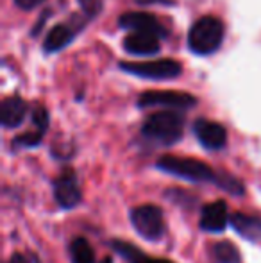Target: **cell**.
<instances>
[{"instance_id": "6da1fadb", "label": "cell", "mask_w": 261, "mask_h": 263, "mask_svg": "<svg viewBox=\"0 0 261 263\" xmlns=\"http://www.w3.org/2000/svg\"><path fill=\"white\" fill-rule=\"evenodd\" d=\"M156 166L165 174H170L179 179L190 181V183H211L216 184L220 190L242 197L245 194V184L238 177L231 176L227 172H216L208 163L195 158H181L165 154L156 161Z\"/></svg>"}, {"instance_id": "7a4b0ae2", "label": "cell", "mask_w": 261, "mask_h": 263, "mask_svg": "<svg viewBox=\"0 0 261 263\" xmlns=\"http://www.w3.org/2000/svg\"><path fill=\"white\" fill-rule=\"evenodd\" d=\"M185 135V117L177 109H163L147 117L142 125V136L161 147L181 142Z\"/></svg>"}, {"instance_id": "3957f363", "label": "cell", "mask_w": 261, "mask_h": 263, "mask_svg": "<svg viewBox=\"0 0 261 263\" xmlns=\"http://www.w3.org/2000/svg\"><path fill=\"white\" fill-rule=\"evenodd\" d=\"M226 36L224 22L216 16H202L188 32V49L197 55H209L220 49Z\"/></svg>"}, {"instance_id": "277c9868", "label": "cell", "mask_w": 261, "mask_h": 263, "mask_svg": "<svg viewBox=\"0 0 261 263\" xmlns=\"http://www.w3.org/2000/svg\"><path fill=\"white\" fill-rule=\"evenodd\" d=\"M129 220L134 231L149 242L161 240L167 231L163 210L156 204H142L132 208L129 211Z\"/></svg>"}, {"instance_id": "5b68a950", "label": "cell", "mask_w": 261, "mask_h": 263, "mask_svg": "<svg viewBox=\"0 0 261 263\" xmlns=\"http://www.w3.org/2000/svg\"><path fill=\"white\" fill-rule=\"evenodd\" d=\"M120 68L132 76L143 77V79H152V81H167L175 79L181 76L183 65L175 59L163 58L156 59V61H139V63H120Z\"/></svg>"}, {"instance_id": "8992f818", "label": "cell", "mask_w": 261, "mask_h": 263, "mask_svg": "<svg viewBox=\"0 0 261 263\" xmlns=\"http://www.w3.org/2000/svg\"><path fill=\"white\" fill-rule=\"evenodd\" d=\"M54 199L61 210H73L83 202V190H81L77 172L70 166L61 170L59 176L52 183Z\"/></svg>"}, {"instance_id": "52a82bcc", "label": "cell", "mask_w": 261, "mask_h": 263, "mask_svg": "<svg viewBox=\"0 0 261 263\" xmlns=\"http://www.w3.org/2000/svg\"><path fill=\"white\" fill-rule=\"evenodd\" d=\"M197 97L185 91H145L138 97V107H167V109H192Z\"/></svg>"}, {"instance_id": "ba28073f", "label": "cell", "mask_w": 261, "mask_h": 263, "mask_svg": "<svg viewBox=\"0 0 261 263\" xmlns=\"http://www.w3.org/2000/svg\"><path fill=\"white\" fill-rule=\"evenodd\" d=\"M193 135L204 149L220 151L227 143V131L218 122L208 120V118H197L193 124Z\"/></svg>"}, {"instance_id": "9c48e42d", "label": "cell", "mask_w": 261, "mask_h": 263, "mask_svg": "<svg viewBox=\"0 0 261 263\" xmlns=\"http://www.w3.org/2000/svg\"><path fill=\"white\" fill-rule=\"evenodd\" d=\"M229 208L224 199L208 202L200 208V218H198V228L206 233H222L229 226Z\"/></svg>"}, {"instance_id": "30bf717a", "label": "cell", "mask_w": 261, "mask_h": 263, "mask_svg": "<svg viewBox=\"0 0 261 263\" xmlns=\"http://www.w3.org/2000/svg\"><path fill=\"white\" fill-rule=\"evenodd\" d=\"M118 25L122 29H127V31H145V32H154L159 38H165L168 36L167 29L159 24L154 14L150 13H139V11H132V13H124L118 20Z\"/></svg>"}, {"instance_id": "8fae6325", "label": "cell", "mask_w": 261, "mask_h": 263, "mask_svg": "<svg viewBox=\"0 0 261 263\" xmlns=\"http://www.w3.org/2000/svg\"><path fill=\"white\" fill-rule=\"evenodd\" d=\"M159 36L154 32L132 31L124 38V50L132 55H154L161 50Z\"/></svg>"}, {"instance_id": "7c38bea8", "label": "cell", "mask_w": 261, "mask_h": 263, "mask_svg": "<svg viewBox=\"0 0 261 263\" xmlns=\"http://www.w3.org/2000/svg\"><path fill=\"white\" fill-rule=\"evenodd\" d=\"M229 226L251 243H261V217L244 211L231 213Z\"/></svg>"}, {"instance_id": "4fadbf2b", "label": "cell", "mask_w": 261, "mask_h": 263, "mask_svg": "<svg viewBox=\"0 0 261 263\" xmlns=\"http://www.w3.org/2000/svg\"><path fill=\"white\" fill-rule=\"evenodd\" d=\"M29 107L27 102L20 97V95H11L6 97L0 104V122L6 129H14L18 125L24 124L27 118Z\"/></svg>"}, {"instance_id": "5bb4252c", "label": "cell", "mask_w": 261, "mask_h": 263, "mask_svg": "<svg viewBox=\"0 0 261 263\" xmlns=\"http://www.w3.org/2000/svg\"><path fill=\"white\" fill-rule=\"evenodd\" d=\"M81 27H83V24H75V20L52 27L49 31V34H47L45 42H43L45 52L52 54V52H57V50H63L65 47L75 38V34L79 32Z\"/></svg>"}, {"instance_id": "9a60e30c", "label": "cell", "mask_w": 261, "mask_h": 263, "mask_svg": "<svg viewBox=\"0 0 261 263\" xmlns=\"http://www.w3.org/2000/svg\"><path fill=\"white\" fill-rule=\"evenodd\" d=\"M109 246H111V249L115 251V253H118L124 260H127L129 263H174L170 260H165V258L147 256V254H143L136 246H132L129 242H122V240H113Z\"/></svg>"}, {"instance_id": "2e32d148", "label": "cell", "mask_w": 261, "mask_h": 263, "mask_svg": "<svg viewBox=\"0 0 261 263\" xmlns=\"http://www.w3.org/2000/svg\"><path fill=\"white\" fill-rule=\"evenodd\" d=\"M68 256L72 263H95V251L84 236H75L70 240Z\"/></svg>"}, {"instance_id": "e0dca14e", "label": "cell", "mask_w": 261, "mask_h": 263, "mask_svg": "<svg viewBox=\"0 0 261 263\" xmlns=\"http://www.w3.org/2000/svg\"><path fill=\"white\" fill-rule=\"evenodd\" d=\"M211 260L213 263H242V254L234 243L222 240L211 246Z\"/></svg>"}, {"instance_id": "ac0fdd59", "label": "cell", "mask_w": 261, "mask_h": 263, "mask_svg": "<svg viewBox=\"0 0 261 263\" xmlns=\"http://www.w3.org/2000/svg\"><path fill=\"white\" fill-rule=\"evenodd\" d=\"M43 136H45V131L34 127V131H27V133H24V135L14 136L13 149L18 151V149H32V147H38L39 143H42Z\"/></svg>"}, {"instance_id": "d6986e66", "label": "cell", "mask_w": 261, "mask_h": 263, "mask_svg": "<svg viewBox=\"0 0 261 263\" xmlns=\"http://www.w3.org/2000/svg\"><path fill=\"white\" fill-rule=\"evenodd\" d=\"M32 124H34V127L47 133L49 124H50V117H49V111L43 106H36L34 109H32Z\"/></svg>"}, {"instance_id": "ffe728a7", "label": "cell", "mask_w": 261, "mask_h": 263, "mask_svg": "<svg viewBox=\"0 0 261 263\" xmlns=\"http://www.w3.org/2000/svg\"><path fill=\"white\" fill-rule=\"evenodd\" d=\"M81 7H83L84 14L90 18L97 16L98 11L102 9V0H79Z\"/></svg>"}, {"instance_id": "44dd1931", "label": "cell", "mask_w": 261, "mask_h": 263, "mask_svg": "<svg viewBox=\"0 0 261 263\" xmlns=\"http://www.w3.org/2000/svg\"><path fill=\"white\" fill-rule=\"evenodd\" d=\"M34 260H36V256H25L24 253H13L6 263H32Z\"/></svg>"}, {"instance_id": "7402d4cb", "label": "cell", "mask_w": 261, "mask_h": 263, "mask_svg": "<svg viewBox=\"0 0 261 263\" xmlns=\"http://www.w3.org/2000/svg\"><path fill=\"white\" fill-rule=\"evenodd\" d=\"M16 2L18 7H22V9H32V7L39 6L42 2H45V0H14Z\"/></svg>"}, {"instance_id": "603a6c76", "label": "cell", "mask_w": 261, "mask_h": 263, "mask_svg": "<svg viewBox=\"0 0 261 263\" xmlns=\"http://www.w3.org/2000/svg\"><path fill=\"white\" fill-rule=\"evenodd\" d=\"M98 263H113V258H111V256H104Z\"/></svg>"}]
</instances>
